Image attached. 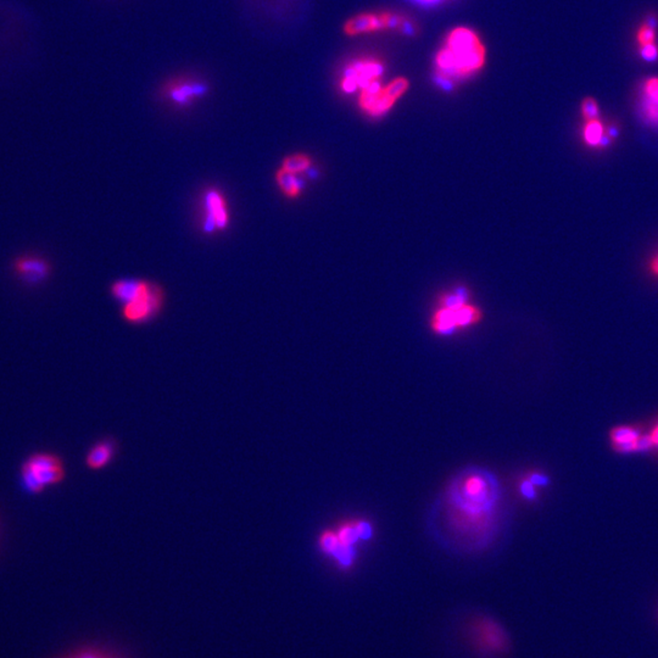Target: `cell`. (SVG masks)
<instances>
[{"label":"cell","instance_id":"3","mask_svg":"<svg viewBox=\"0 0 658 658\" xmlns=\"http://www.w3.org/2000/svg\"><path fill=\"white\" fill-rule=\"evenodd\" d=\"M112 297L124 304L122 316L129 323H146L159 314L164 292L157 284L142 279H121L111 287Z\"/></svg>","mask_w":658,"mask_h":658},{"label":"cell","instance_id":"20","mask_svg":"<svg viewBox=\"0 0 658 658\" xmlns=\"http://www.w3.org/2000/svg\"><path fill=\"white\" fill-rule=\"evenodd\" d=\"M640 432L631 427H618L611 432L613 444H624L636 441L640 438Z\"/></svg>","mask_w":658,"mask_h":658},{"label":"cell","instance_id":"1","mask_svg":"<svg viewBox=\"0 0 658 658\" xmlns=\"http://www.w3.org/2000/svg\"><path fill=\"white\" fill-rule=\"evenodd\" d=\"M503 488L491 472L482 467L463 468L449 482L430 510V529L434 539L453 553L483 551L503 531Z\"/></svg>","mask_w":658,"mask_h":658},{"label":"cell","instance_id":"19","mask_svg":"<svg viewBox=\"0 0 658 658\" xmlns=\"http://www.w3.org/2000/svg\"><path fill=\"white\" fill-rule=\"evenodd\" d=\"M657 30L649 25L647 22H643L640 25L638 31H636V41L638 46H647L652 43H657Z\"/></svg>","mask_w":658,"mask_h":658},{"label":"cell","instance_id":"8","mask_svg":"<svg viewBox=\"0 0 658 658\" xmlns=\"http://www.w3.org/2000/svg\"><path fill=\"white\" fill-rule=\"evenodd\" d=\"M482 320V311L468 302L457 307H440L432 317L430 325L435 333L449 334L460 328L475 325Z\"/></svg>","mask_w":658,"mask_h":658},{"label":"cell","instance_id":"30","mask_svg":"<svg viewBox=\"0 0 658 658\" xmlns=\"http://www.w3.org/2000/svg\"><path fill=\"white\" fill-rule=\"evenodd\" d=\"M412 1H415L417 4L425 5V6H433V5L444 3L445 0H412Z\"/></svg>","mask_w":658,"mask_h":658},{"label":"cell","instance_id":"2","mask_svg":"<svg viewBox=\"0 0 658 658\" xmlns=\"http://www.w3.org/2000/svg\"><path fill=\"white\" fill-rule=\"evenodd\" d=\"M488 63V48L475 28L461 25L445 33L433 56L432 72L435 84L453 91L483 72Z\"/></svg>","mask_w":658,"mask_h":658},{"label":"cell","instance_id":"21","mask_svg":"<svg viewBox=\"0 0 658 658\" xmlns=\"http://www.w3.org/2000/svg\"><path fill=\"white\" fill-rule=\"evenodd\" d=\"M337 536L342 544L349 545V546H354L357 540L361 539L357 531L356 523L340 527L337 531Z\"/></svg>","mask_w":658,"mask_h":658},{"label":"cell","instance_id":"12","mask_svg":"<svg viewBox=\"0 0 658 658\" xmlns=\"http://www.w3.org/2000/svg\"><path fill=\"white\" fill-rule=\"evenodd\" d=\"M638 109L645 124L658 128V77H647L640 84Z\"/></svg>","mask_w":658,"mask_h":658},{"label":"cell","instance_id":"11","mask_svg":"<svg viewBox=\"0 0 658 658\" xmlns=\"http://www.w3.org/2000/svg\"><path fill=\"white\" fill-rule=\"evenodd\" d=\"M164 96L174 103V105L187 106L192 105L198 99L205 96L209 91L207 84L197 79H189V78H181V79H174L169 81L164 86Z\"/></svg>","mask_w":658,"mask_h":658},{"label":"cell","instance_id":"28","mask_svg":"<svg viewBox=\"0 0 658 658\" xmlns=\"http://www.w3.org/2000/svg\"><path fill=\"white\" fill-rule=\"evenodd\" d=\"M649 271L651 272V274H654L656 277H658V254L652 256L649 261Z\"/></svg>","mask_w":658,"mask_h":658},{"label":"cell","instance_id":"29","mask_svg":"<svg viewBox=\"0 0 658 658\" xmlns=\"http://www.w3.org/2000/svg\"><path fill=\"white\" fill-rule=\"evenodd\" d=\"M71 658H111L109 656H106L104 654H99V652H83V654H77V656H73Z\"/></svg>","mask_w":658,"mask_h":658},{"label":"cell","instance_id":"23","mask_svg":"<svg viewBox=\"0 0 658 658\" xmlns=\"http://www.w3.org/2000/svg\"><path fill=\"white\" fill-rule=\"evenodd\" d=\"M22 478L26 488L31 490L32 493H39L44 489V485L41 484V480L37 477L36 472L26 465L22 468Z\"/></svg>","mask_w":658,"mask_h":658},{"label":"cell","instance_id":"4","mask_svg":"<svg viewBox=\"0 0 658 658\" xmlns=\"http://www.w3.org/2000/svg\"><path fill=\"white\" fill-rule=\"evenodd\" d=\"M343 33L350 38L377 36V34H399L413 37L418 32V26L408 15L395 10H366L347 18L343 23Z\"/></svg>","mask_w":658,"mask_h":658},{"label":"cell","instance_id":"26","mask_svg":"<svg viewBox=\"0 0 658 658\" xmlns=\"http://www.w3.org/2000/svg\"><path fill=\"white\" fill-rule=\"evenodd\" d=\"M534 486L535 485L533 484V483H531V482H530L529 479L524 480V482H523V483H522V485H521V491H522V493H523V496H526V498H529V500H531V498H535Z\"/></svg>","mask_w":658,"mask_h":658},{"label":"cell","instance_id":"31","mask_svg":"<svg viewBox=\"0 0 658 658\" xmlns=\"http://www.w3.org/2000/svg\"><path fill=\"white\" fill-rule=\"evenodd\" d=\"M650 437H651V439H652L654 446H658V427L656 428V430H654V433L650 435Z\"/></svg>","mask_w":658,"mask_h":658},{"label":"cell","instance_id":"13","mask_svg":"<svg viewBox=\"0 0 658 658\" xmlns=\"http://www.w3.org/2000/svg\"><path fill=\"white\" fill-rule=\"evenodd\" d=\"M116 446L111 440H101L96 444L86 457V463L91 470H101L114 458Z\"/></svg>","mask_w":658,"mask_h":658},{"label":"cell","instance_id":"17","mask_svg":"<svg viewBox=\"0 0 658 658\" xmlns=\"http://www.w3.org/2000/svg\"><path fill=\"white\" fill-rule=\"evenodd\" d=\"M26 466L32 468L34 471L43 470V468H49V467L60 466L63 462L59 457L51 455V453H37L31 457L26 463Z\"/></svg>","mask_w":658,"mask_h":658},{"label":"cell","instance_id":"25","mask_svg":"<svg viewBox=\"0 0 658 658\" xmlns=\"http://www.w3.org/2000/svg\"><path fill=\"white\" fill-rule=\"evenodd\" d=\"M605 133L612 139L613 142H616L618 137L621 136V126L617 122H611L605 128Z\"/></svg>","mask_w":658,"mask_h":658},{"label":"cell","instance_id":"7","mask_svg":"<svg viewBox=\"0 0 658 658\" xmlns=\"http://www.w3.org/2000/svg\"><path fill=\"white\" fill-rule=\"evenodd\" d=\"M387 77V61L378 55H359L349 60L339 72L337 87L344 96H356L373 83Z\"/></svg>","mask_w":658,"mask_h":658},{"label":"cell","instance_id":"15","mask_svg":"<svg viewBox=\"0 0 658 658\" xmlns=\"http://www.w3.org/2000/svg\"><path fill=\"white\" fill-rule=\"evenodd\" d=\"M605 128L606 126L603 124L601 119L585 121L584 127L581 131V139L585 146H589L591 149H598L605 134Z\"/></svg>","mask_w":658,"mask_h":658},{"label":"cell","instance_id":"27","mask_svg":"<svg viewBox=\"0 0 658 658\" xmlns=\"http://www.w3.org/2000/svg\"><path fill=\"white\" fill-rule=\"evenodd\" d=\"M529 480L534 485H541V486H544V485L548 484V477H545V475H538V473L530 475Z\"/></svg>","mask_w":658,"mask_h":658},{"label":"cell","instance_id":"16","mask_svg":"<svg viewBox=\"0 0 658 658\" xmlns=\"http://www.w3.org/2000/svg\"><path fill=\"white\" fill-rule=\"evenodd\" d=\"M312 166V160L310 156L307 154H292V155L285 156L282 161V169H287L289 172L295 174H302L307 172V169Z\"/></svg>","mask_w":658,"mask_h":658},{"label":"cell","instance_id":"5","mask_svg":"<svg viewBox=\"0 0 658 658\" xmlns=\"http://www.w3.org/2000/svg\"><path fill=\"white\" fill-rule=\"evenodd\" d=\"M465 638L478 658H503L511 651V639L505 626L490 616H475L467 621Z\"/></svg>","mask_w":658,"mask_h":658},{"label":"cell","instance_id":"24","mask_svg":"<svg viewBox=\"0 0 658 658\" xmlns=\"http://www.w3.org/2000/svg\"><path fill=\"white\" fill-rule=\"evenodd\" d=\"M639 48V54L641 60H644L646 63H656L658 61V44L657 43H652V44H647V46H638Z\"/></svg>","mask_w":658,"mask_h":658},{"label":"cell","instance_id":"14","mask_svg":"<svg viewBox=\"0 0 658 658\" xmlns=\"http://www.w3.org/2000/svg\"><path fill=\"white\" fill-rule=\"evenodd\" d=\"M299 176L300 174H292L282 167L276 172V182L279 191L289 199H295L302 194V186Z\"/></svg>","mask_w":658,"mask_h":658},{"label":"cell","instance_id":"9","mask_svg":"<svg viewBox=\"0 0 658 658\" xmlns=\"http://www.w3.org/2000/svg\"><path fill=\"white\" fill-rule=\"evenodd\" d=\"M15 277L28 287H36L46 282L53 272L51 261L37 254H22L15 257L11 264Z\"/></svg>","mask_w":658,"mask_h":658},{"label":"cell","instance_id":"6","mask_svg":"<svg viewBox=\"0 0 658 658\" xmlns=\"http://www.w3.org/2000/svg\"><path fill=\"white\" fill-rule=\"evenodd\" d=\"M410 88L411 82L405 76L385 77L357 93V108L367 117L380 119L398 105Z\"/></svg>","mask_w":658,"mask_h":658},{"label":"cell","instance_id":"10","mask_svg":"<svg viewBox=\"0 0 658 658\" xmlns=\"http://www.w3.org/2000/svg\"><path fill=\"white\" fill-rule=\"evenodd\" d=\"M204 231L214 233L224 231L231 222L228 204L224 194L217 189H209L204 195Z\"/></svg>","mask_w":658,"mask_h":658},{"label":"cell","instance_id":"18","mask_svg":"<svg viewBox=\"0 0 658 658\" xmlns=\"http://www.w3.org/2000/svg\"><path fill=\"white\" fill-rule=\"evenodd\" d=\"M34 471V470H33ZM37 473V477L39 478V480L41 482V484L46 486V485L56 484L59 483L61 480L65 478V471L64 466L60 465V466L49 467V468H43V470H38V471H34Z\"/></svg>","mask_w":658,"mask_h":658},{"label":"cell","instance_id":"22","mask_svg":"<svg viewBox=\"0 0 658 658\" xmlns=\"http://www.w3.org/2000/svg\"><path fill=\"white\" fill-rule=\"evenodd\" d=\"M581 116H583L584 121H590V120H596L601 117L599 104L591 96H588V98H585L584 101H581Z\"/></svg>","mask_w":658,"mask_h":658}]
</instances>
